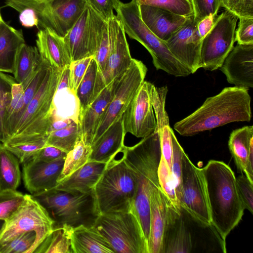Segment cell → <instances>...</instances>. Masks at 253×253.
<instances>
[{
    "instance_id": "6da1fadb",
    "label": "cell",
    "mask_w": 253,
    "mask_h": 253,
    "mask_svg": "<svg viewBox=\"0 0 253 253\" xmlns=\"http://www.w3.org/2000/svg\"><path fill=\"white\" fill-rule=\"evenodd\" d=\"M248 89L224 88L208 97L196 111L174 125L181 135L189 136L234 122H250L251 98Z\"/></svg>"
},
{
    "instance_id": "7a4b0ae2",
    "label": "cell",
    "mask_w": 253,
    "mask_h": 253,
    "mask_svg": "<svg viewBox=\"0 0 253 253\" xmlns=\"http://www.w3.org/2000/svg\"><path fill=\"white\" fill-rule=\"evenodd\" d=\"M206 183L211 223L226 240L242 219L245 210L239 197L234 172L224 162L211 160L202 168Z\"/></svg>"
},
{
    "instance_id": "3957f363",
    "label": "cell",
    "mask_w": 253,
    "mask_h": 253,
    "mask_svg": "<svg viewBox=\"0 0 253 253\" xmlns=\"http://www.w3.org/2000/svg\"><path fill=\"white\" fill-rule=\"evenodd\" d=\"M121 152L122 159L135 179L136 193L134 207L148 244L150 192L153 188L160 185L158 169L161 151L157 129L142 138L135 145L130 147L125 146Z\"/></svg>"
},
{
    "instance_id": "277c9868",
    "label": "cell",
    "mask_w": 253,
    "mask_h": 253,
    "mask_svg": "<svg viewBox=\"0 0 253 253\" xmlns=\"http://www.w3.org/2000/svg\"><path fill=\"white\" fill-rule=\"evenodd\" d=\"M6 6L19 13L26 28L48 29L64 37L83 12L85 0H5Z\"/></svg>"
},
{
    "instance_id": "5b68a950",
    "label": "cell",
    "mask_w": 253,
    "mask_h": 253,
    "mask_svg": "<svg viewBox=\"0 0 253 253\" xmlns=\"http://www.w3.org/2000/svg\"><path fill=\"white\" fill-rule=\"evenodd\" d=\"M60 73V71L49 67L41 87L28 104L14 133L4 143L35 142L47 138L53 98Z\"/></svg>"
},
{
    "instance_id": "8992f818",
    "label": "cell",
    "mask_w": 253,
    "mask_h": 253,
    "mask_svg": "<svg viewBox=\"0 0 253 253\" xmlns=\"http://www.w3.org/2000/svg\"><path fill=\"white\" fill-rule=\"evenodd\" d=\"M117 17L122 22L125 32L130 38L144 46L151 54L157 70L175 77H186L191 71L171 54L165 42L154 35L142 21L139 5L131 0L120 1L116 10Z\"/></svg>"
},
{
    "instance_id": "52a82bcc",
    "label": "cell",
    "mask_w": 253,
    "mask_h": 253,
    "mask_svg": "<svg viewBox=\"0 0 253 253\" xmlns=\"http://www.w3.org/2000/svg\"><path fill=\"white\" fill-rule=\"evenodd\" d=\"M32 196L47 211L55 226H92L99 215L93 189L73 193L54 188Z\"/></svg>"
},
{
    "instance_id": "ba28073f",
    "label": "cell",
    "mask_w": 253,
    "mask_h": 253,
    "mask_svg": "<svg viewBox=\"0 0 253 253\" xmlns=\"http://www.w3.org/2000/svg\"><path fill=\"white\" fill-rule=\"evenodd\" d=\"M93 192L99 214L134 209L135 179L122 158L107 163Z\"/></svg>"
},
{
    "instance_id": "9c48e42d",
    "label": "cell",
    "mask_w": 253,
    "mask_h": 253,
    "mask_svg": "<svg viewBox=\"0 0 253 253\" xmlns=\"http://www.w3.org/2000/svg\"><path fill=\"white\" fill-rule=\"evenodd\" d=\"M93 226L116 253H148V244L134 209L99 214Z\"/></svg>"
},
{
    "instance_id": "30bf717a",
    "label": "cell",
    "mask_w": 253,
    "mask_h": 253,
    "mask_svg": "<svg viewBox=\"0 0 253 253\" xmlns=\"http://www.w3.org/2000/svg\"><path fill=\"white\" fill-rule=\"evenodd\" d=\"M191 215L181 207L168 204L162 253H190L198 249V236L213 228ZM204 237V236H203Z\"/></svg>"
},
{
    "instance_id": "8fae6325",
    "label": "cell",
    "mask_w": 253,
    "mask_h": 253,
    "mask_svg": "<svg viewBox=\"0 0 253 253\" xmlns=\"http://www.w3.org/2000/svg\"><path fill=\"white\" fill-rule=\"evenodd\" d=\"M25 200L16 212L5 221L0 235V245L19 234L35 231L36 239L33 252L55 227V222L47 211L32 196L25 194Z\"/></svg>"
},
{
    "instance_id": "7c38bea8",
    "label": "cell",
    "mask_w": 253,
    "mask_h": 253,
    "mask_svg": "<svg viewBox=\"0 0 253 253\" xmlns=\"http://www.w3.org/2000/svg\"><path fill=\"white\" fill-rule=\"evenodd\" d=\"M147 72V68L142 61L132 58L129 67L118 80L113 96L108 104L91 145L111 125L123 117L144 81Z\"/></svg>"
},
{
    "instance_id": "4fadbf2b",
    "label": "cell",
    "mask_w": 253,
    "mask_h": 253,
    "mask_svg": "<svg viewBox=\"0 0 253 253\" xmlns=\"http://www.w3.org/2000/svg\"><path fill=\"white\" fill-rule=\"evenodd\" d=\"M238 18L226 10L218 15L214 25L202 40L200 68L211 71L222 66L234 47Z\"/></svg>"
},
{
    "instance_id": "5bb4252c",
    "label": "cell",
    "mask_w": 253,
    "mask_h": 253,
    "mask_svg": "<svg viewBox=\"0 0 253 253\" xmlns=\"http://www.w3.org/2000/svg\"><path fill=\"white\" fill-rule=\"evenodd\" d=\"M107 21L87 4L63 37L71 61L93 57L101 40Z\"/></svg>"
},
{
    "instance_id": "9a60e30c",
    "label": "cell",
    "mask_w": 253,
    "mask_h": 253,
    "mask_svg": "<svg viewBox=\"0 0 253 253\" xmlns=\"http://www.w3.org/2000/svg\"><path fill=\"white\" fill-rule=\"evenodd\" d=\"M180 207L201 221L211 224L207 190L202 169L196 167L184 152L181 158Z\"/></svg>"
},
{
    "instance_id": "2e32d148",
    "label": "cell",
    "mask_w": 253,
    "mask_h": 253,
    "mask_svg": "<svg viewBox=\"0 0 253 253\" xmlns=\"http://www.w3.org/2000/svg\"><path fill=\"white\" fill-rule=\"evenodd\" d=\"M107 23L109 56L104 70L98 72L95 98L106 85L127 70L132 60L122 22L115 15L107 21Z\"/></svg>"
},
{
    "instance_id": "e0dca14e",
    "label": "cell",
    "mask_w": 253,
    "mask_h": 253,
    "mask_svg": "<svg viewBox=\"0 0 253 253\" xmlns=\"http://www.w3.org/2000/svg\"><path fill=\"white\" fill-rule=\"evenodd\" d=\"M152 83L144 81L124 113L122 119L126 134L138 138L146 137L157 128L150 97Z\"/></svg>"
},
{
    "instance_id": "ac0fdd59",
    "label": "cell",
    "mask_w": 253,
    "mask_h": 253,
    "mask_svg": "<svg viewBox=\"0 0 253 253\" xmlns=\"http://www.w3.org/2000/svg\"><path fill=\"white\" fill-rule=\"evenodd\" d=\"M193 15L188 17L183 25L166 42L171 54L194 74L200 69V49L202 39Z\"/></svg>"
},
{
    "instance_id": "d6986e66",
    "label": "cell",
    "mask_w": 253,
    "mask_h": 253,
    "mask_svg": "<svg viewBox=\"0 0 253 253\" xmlns=\"http://www.w3.org/2000/svg\"><path fill=\"white\" fill-rule=\"evenodd\" d=\"M65 159L49 162L31 159L23 164V180L25 188L31 195L56 187Z\"/></svg>"
},
{
    "instance_id": "ffe728a7",
    "label": "cell",
    "mask_w": 253,
    "mask_h": 253,
    "mask_svg": "<svg viewBox=\"0 0 253 253\" xmlns=\"http://www.w3.org/2000/svg\"><path fill=\"white\" fill-rule=\"evenodd\" d=\"M235 86L253 87V44H237L219 68Z\"/></svg>"
},
{
    "instance_id": "44dd1931",
    "label": "cell",
    "mask_w": 253,
    "mask_h": 253,
    "mask_svg": "<svg viewBox=\"0 0 253 253\" xmlns=\"http://www.w3.org/2000/svg\"><path fill=\"white\" fill-rule=\"evenodd\" d=\"M120 76L106 85L89 106L79 115L78 123L82 137L88 145H91L97 128L113 96L118 80Z\"/></svg>"
},
{
    "instance_id": "7402d4cb",
    "label": "cell",
    "mask_w": 253,
    "mask_h": 253,
    "mask_svg": "<svg viewBox=\"0 0 253 253\" xmlns=\"http://www.w3.org/2000/svg\"><path fill=\"white\" fill-rule=\"evenodd\" d=\"M168 201L160 185L152 189L149 198L150 226L148 240V253H162Z\"/></svg>"
},
{
    "instance_id": "603a6c76",
    "label": "cell",
    "mask_w": 253,
    "mask_h": 253,
    "mask_svg": "<svg viewBox=\"0 0 253 253\" xmlns=\"http://www.w3.org/2000/svg\"><path fill=\"white\" fill-rule=\"evenodd\" d=\"M139 8L142 21L164 42L183 25L188 18L153 6L139 5Z\"/></svg>"
},
{
    "instance_id": "cb8c5ba5",
    "label": "cell",
    "mask_w": 253,
    "mask_h": 253,
    "mask_svg": "<svg viewBox=\"0 0 253 253\" xmlns=\"http://www.w3.org/2000/svg\"><path fill=\"white\" fill-rule=\"evenodd\" d=\"M36 42L41 57L51 67L61 71L72 62L63 37L50 30H39Z\"/></svg>"
},
{
    "instance_id": "d4e9b609",
    "label": "cell",
    "mask_w": 253,
    "mask_h": 253,
    "mask_svg": "<svg viewBox=\"0 0 253 253\" xmlns=\"http://www.w3.org/2000/svg\"><path fill=\"white\" fill-rule=\"evenodd\" d=\"M122 117L111 125L91 145L89 161L108 163L121 152L126 135Z\"/></svg>"
},
{
    "instance_id": "484cf974",
    "label": "cell",
    "mask_w": 253,
    "mask_h": 253,
    "mask_svg": "<svg viewBox=\"0 0 253 253\" xmlns=\"http://www.w3.org/2000/svg\"><path fill=\"white\" fill-rule=\"evenodd\" d=\"M107 163L88 161L57 184L55 188L73 193H85L93 189Z\"/></svg>"
},
{
    "instance_id": "4316f807",
    "label": "cell",
    "mask_w": 253,
    "mask_h": 253,
    "mask_svg": "<svg viewBox=\"0 0 253 253\" xmlns=\"http://www.w3.org/2000/svg\"><path fill=\"white\" fill-rule=\"evenodd\" d=\"M73 253H116L106 238L94 226L81 225L71 233Z\"/></svg>"
},
{
    "instance_id": "83f0119b",
    "label": "cell",
    "mask_w": 253,
    "mask_h": 253,
    "mask_svg": "<svg viewBox=\"0 0 253 253\" xmlns=\"http://www.w3.org/2000/svg\"><path fill=\"white\" fill-rule=\"evenodd\" d=\"M25 42L21 30H17L6 23L0 22V72H14L18 52Z\"/></svg>"
},
{
    "instance_id": "f1b7e54d",
    "label": "cell",
    "mask_w": 253,
    "mask_h": 253,
    "mask_svg": "<svg viewBox=\"0 0 253 253\" xmlns=\"http://www.w3.org/2000/svg\"><path fill=\"white\" fill-rule=\"evenodd\" d=\"M228 147L236 166L242 173H245L251 153L253 152V126H244L231 133Z\"/></svg>"
},
{
    "instance_id": "f546056e",
    "label": "cell",
    "mask_w": 253,
    "mask_h": 253,
    "mask_svg": "<svg viewBox=\"0 0 253 253\" xmlns=\"http://www.w3.org/2000/svg\"><path fill=\"white\" fill-rule=\"evenodd\" d=\"M42 59L36 46L23 44L18 52L14 64L13 75L16 83L21 84L24 88Z\"/></svg>"
},
{
    "instance_id": "4dcf8cb0",
    "label": "cell",
    "mask_w": 253,
    "mask_h": 253,
    "mask_svg": "<svg viewBox=\"0 0 253 253\" xmlns=\"http://www.w3.org/2000/svg\"><path fill=\"white\" fill-rule=\"evenodd\" d=\"M18 159L0 143V190H16L21 181Z\"/></svg>"
},
{
    "instance_id": "1f68e13d",
    "label": "cell",
    "mask_w": 253,
    "mask_h": 253,
    "mask_svg": "<svg viewBox=\"0 0 253 253\" xmlns=\"http://www.w3.org/2000/svg\"><path fill=\"white\" fill-rule=\"evenodd\" d=\"M52 115L57 119H71L79 122L80 106L71 86H57L53 101Z\"/></svg>"
},
{
    "instance_id": "d6a6232c",
    "label": "cell",
    "mask_w": 253,
    "mask_h": 253,
    "mask_svg": "<svg viewBox=\"0 0 253 253\" xmlns=\"http://www.w3.org/2000/svg\"><path fill=\"white\" fill-rule=\"evenodd\" d=\"M72 228L66 225L55 226L34 253H73L71 241Z\"/></svg>"
},
{
    "instance_id": "836d02e7",
    "label": "cell",
    "mask_w": 253,
    "mask_h": 253,
    "mask_svg": "<svg viewBox=\"0 0 253 253\" xmlns=\"http://www.w3.org/2000/svg\"><path fill=\"white\" fill-rule=\"evenodd\" d=\"M23 91L21 84L15 83L13 84L11 99L8 106L3 123L7 140L14 133L26 110Z\"/></svg>"
},
{
    "instance_id": "e575fe53",
    "label": "cell",
    "mask_w": 253,
    "mask_h": 253,
    "mask_svg": "<svg viewBox=\"0 0 253 253\" xmlns=\"http://www.w3.org/2000/svg\"><path fill=\"white\" fill-rule=\"evenodd\" d=\"M91 150V145L86 144L82 137L79 139L73 149L67 153L58 183L87 163Z\"/></svg>"
},
{
    "instance_id": "d590c367",
    "label": "cell",
    "mask_w": 253,
    "mask_h": 253,
    "mask_svg": "<svg viewBox=\"0 0 253 253\" xmlns=\"http://www.w3.org/2000/svg\"><path fill=\"white\" fill-rule=\"evenodd\" d=\"M98 72L97 64L92 58L75 92L79 103L80 114L82 113L95 99Z\"/></svg>"
},
{
    "instance_id": "8d00e7d4",
    "label": "cell",
    "mask_w": 253,
    "mask_h": 253,
    "mask_svg": "<svg viewBox=\"0 0 253 253\" xmlns=\"http://www.w3.org/2000/svg\"><path fill=\"white\" fill-rule=\"evenodd\" d=\"M81 137L79 123L74 122L66 127L48 133L46 144L68 153Z\"/></svg>"
},
{
    "instance_id": "74e56055",
    "label": "cell",
    "mask_w": 253,
    "mask_h": 253,
    "mask_svg": "<svg viewBox=\"0 0 253 253\" xmlns=\"http://www.w3.org/2000/svg\"><path fill=\"white\" fill-rule=\"evenodd\" d=\"M15 83L13 77L0 72V143L1 144L7 140L3 126L4 119L11 99L13 85Z\"/></svg>"
},
{
    "instance_id": "f35d334b",
    "label": "cell",
    "mask_w": 253,
    "mask_h": 253,
    "mask_svg": "<svg viewBox=\"0 0 253 253\" xmlns=\"http://www.w3.org/2000/svg\"><path fill=\"white\" fill-rule=\"evenodd\" d=\"M138 5L153 6L188 17L193 15L190 0H134Z\"/></svg>"
},
{
    "instance_id": "ab89813d",
    "label": "cell",
    "mask_w": 253,
    "mask_h": 253,
    "mask_svg": "<svg viewBox=\"0 0 253 253\" xmlns=\"http://www.w3.org/2000/svg\"><path fill=\"white\" fill-rule=\"evenodd\" d=\"M160 186L169 202L174 207L180 208L176 194V182L171 170L161 156L158 169Z\"/></svg>"
},
{
    "instance_id": "60d3db41",
    "label": "cell",
    "mask_w": 253,
    "mask_h": 253,
    "mask_svg": "<svg viewBox=\"0 0 253 253\" xmlns=\"http://www.w3.org/2000/svg\"><path fill=\"white\" fill-rule=\"evenodd\" d=\"M26 195L16 190H0V219L10 218L21 207Z\"/></svg>"
},
{
    "instance_id": "b9f144b4",
    "label": "cell",
    "mask_w": 253,
    "mask_h": 253,
    "mask_svg": "<svg viewBox=\"0 0 253 253\" xmlns=\"http://www.w3.org/2000/svg\"><path fill=\"white\" fill-rule=\"evenodd\" d=\"M36 236L35 231L19 234L0 245V253H33Z\"/></svg>"
},
{
    "instance_id": "7bdbcfd3",
    "label": "cell",
    "mask_w": 253,
    "mask_h": 253,
    "mask_svg": "<svg viewBox=\"0 0 253 253\" xmlns=\"http://www.w3.org/2000/svg\"><path fill=\"white\" fill-rule=\"evenodd\" d=\"M47 138L35 142H25L16 144H2L3 146L13 153L23 164L31 159L41 148L46 145Z\"/></svg>"
},
{
    "instance_id": "ee69618b",
    "label": "cell",
    "mask_w": 253,
    "mask_h": 253,
    "mask_svg": "<svg viewBox=\"0 0 253 253\" xmlns=\"http://www.w3.org/2000/svg\"><path fill=\"white\" fill-rule=\"evenodd\" d=\"M50 66L47 61L43 59L30 81L23 88V97L26 107L39 89Z\"/></svg>"
},
{
    "instance_id": "f6af8a7d",
    "label": "cell",
    "mask_w": 253,
    "mask_h": 253,
    "mask_svg": "<svg viewBox=\"0 0 253 253\" xmlns=\"http://www.w3.org/2000/svg\"><path fill=\"white\" fill-rule=\"evenodd\" d=\"M194 20L198 23L211 15L217 14L221 6V0H190Z\"/></svg>"
},
{
    "instance_id": "bcb514c9",
    "label": "cell",
    "mask_w": 253,
    "mask_h": 253,
    "mask_svg": "<svg viewBox=\"0 0 253 253\" xmlns=\"http://www.w3.org/2000/svg\"><path fill=\"white\" fill-rule=\"evenodd\" d=\"M170 135L172 147L171 171L176 182V194L178 200L180 194L181 158L184 151L177 141L172 129L170 131Z\"/></svg>"
},
{
    "instance_id": "7dc6e473",
    "label": "cell",
    "mask_w": 253,
    "mask_h": 253,
    "mask_svg": "<svg viewBox=\"0 0 253 253\" xmlns=\"http://www.w3.org/2000/svg\"><path fill=\"white\" fill-rule=\"evenodd\" d=\"M221 6L238 18H253V0H221Z\"/></svg>"
},
{
    "instance_id": "c3c4849f",
    "label": "cell",
    "mask_w": 253,
    "mask_h": 253,
    "mask_svg": "<svg viewBox=\"0 0 253 253\" xmlns=\"http://www.w3.org/2000/svg\"><path fill=\"white\" fill-rule=\"evenodd\" d=\"M238 194L245 209L253 212V183L246 175L242 174L236 177Z\"/></svg>"
},
{
    "instance_id": "681fc988",
    "label": "cell",
    "mask_w": 253,
    "mask_h": 253,
    "mask_svg": "<svg viewBox=\"0 0 253 253\" xmlns=\"http://www.w3.org/2000/svg\"><path fill=\"white\" fill-rule=\"evenodd\" d=\"M92 58H84L72 61L70 64L71 86L75 92L84 78Z\"/></svg>"
},
{
    "instance_id": "f907efd6",
    "label": "cell",
    "mask_w": 253,
    "mask_h": 253,
    "mask_svg": "<svg viewBox=\"0 0 253 253\" xmlns=\"http://www.w3.org/2000/svg\"><path fill=\"white\" fill-rule=\"evenodd\" d=\"M235 32V42L240 44H253V18H240Z\"/></svg>"
},
{
    "instance_id": "816d5d0a",
    "label": "cell",
    "mask_w": 253,
    "mask_h": 253,
    "mask_svg": "<svg viewBox=\"0 0 253 253\" xmlns=\"http://www.w3.org/2000/svg\"><path fill=\"white\" fill-rule=\"evenodd\" d=\"M86 3L91 7L105 21L113 17L120 0H85Z\"/></svg>"
},
{
    "instance_id": "f5cc1de1",
    "label": "cell",
    "mask_w": 253,
    "mask_h": 253,
    "mask_svg": "<svg viewBox=\"0 0 253 253\" xmlns=\"http://www.w3.org/2000/svg\"><path fill=\"white\" fill-rule=\"evenodd\" d=\"M110 52V45L108 34L107 23L105 25L101 40L96 51L93 56L96 61L98 72L102 71L107 63Z\"/></svg>"
},
{
    "instance_id": "db71d44e",
    "label": "cell",
    "mask_w": 253,
    "mask_h": 253,
    "mask_svg": "<svg viewBox=\"0 0 253 253\" xmlns=\"http://www.w3.org/2000/svg\"><path fill=\"white\" fill-rule=\"evenodd\" d=\"M66 155L67 153L66 152L57 148L46 145L39 150L32 159L44 162H49L61 158H65Z\"/></svg>"
},
{
    "instance_id": "11a10c76",
    "label": "cell",
    "mask_w": 253,
    "mask_h": 253,
    "mask_svg": "<svg viewBox=\"0 0 253 253\" xmlns=\"http://www.w3.org/2000/svg\"><path fill=\"white\" fill-rule=\"evenodd\" d=\"M218 17V15L217 14L211 15L204 18L198 23V31L202 39L211 30L214 25Z\"/></svg>"
},
{
    "instance_id": "9f6ffc18",
    "label": "cell",
    "mask_w": 253,
    "mask_h": 253,
    "mask_svg": "<svg viewBox=\"0 0 253 253\" xmlns=\"http://www.w3.org/2000/svg\"><path fill=\"white\" fill-rule=\"evenodd\" d=\"M74 122L76 121L71 119H57L52 114L50 123L48 129V134L51 132L66 127Z\"/></svg>"
},
{
    "instance_id": "6f0895ef",
    "label": "cell",
    "mask_w": 253,
    "mask_h": 253,
    "mask_svg": "<svg viewBox=\"0 0 253 253\" xmlns=\"http://www.w3.org/2000/svg\"><path fill=\"white\" fill-rule=\"evenodd\" d=\"M5 224V221L0 219V235L1 233Z\"/></svg>"
},
{
    "instance_id": "680465c9",
    "label": "cell",
    "mask_w": 253,
    "mask_h": 253,
    "mask_svg": "<svg viewBox=\"0 0 253 253\" xmlns=\"http://www.w3.org/2000/svg\"><path fill=\"white\" fill-rule=\"evenodd\" d=\"M2 20H3V19L2 18L1 15V13H0V22H1Z\"/></svg>"
}]
</instances>
